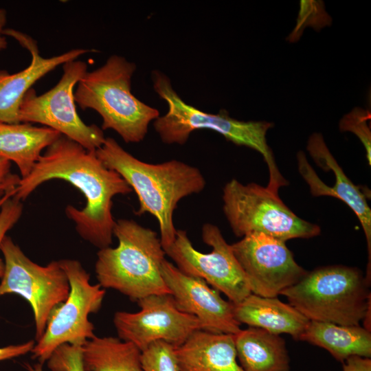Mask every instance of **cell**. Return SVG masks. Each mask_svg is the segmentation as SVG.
Listing matches in <instances>:
<instances>
[{
	"label": "cell",
	"mask_w": 371,
	"mask_h": 371,
	"mask_svg": "<svg viewBox=\"0 0 371 371\" xmlns=\"http://www.w3.org/2000/svg\"><path fill=\"white\" fill-rule=\"evenodd\" d=\"M52 179L70 183L86 199L84 208L67 205L65 209L78 234L99 249L110 247L115 223L113 198L133 191L126 181L107 168L95 150H87L64 135L47 148L30 175L21 179L12 196L24 200L40 185Z\"/></svg>",
	"instance_id": "6da1fadb"
},
{
	"label": "cell",
	"mask_w": 371,
	"mask_h": 371,
	"mask_svg": "<svg viewBox=\"0 0 371 371\" xmlns=\"http://www.w3.org/2000/svg\"><path fill=\"white\" fill-rule=\"evenodd\" d=\"M95 153L107 168L117 172L136 193L139 205L135 214L149 213L157 220L160 240L164 251L167 250L176 237L173 214L177 204L205 187L201 170L177 159L159 164L144 162L111 137H106Z\"/></svg>",
	"instance_id": "7a4b0ae2"
},
{
	"label": "cell",
	"mask_w": 371,
	"mask_h": 371,
	"mask_svg": "<svg viewBox=\"0 0 371 371\" xmlns=\"http://www.w3.org/2000/svg\"><path fill=\"white\" fill-rule=\"evenodd\" d=\"M151 76L155 91L168 105L167 112L153 122L162 142L183 145L194 131L207 129L217 132L228 141L254 149L263 156L269 171L267 186L269 189L278 192L280 187L286 185L267 143L266 133L273 126V123L238 120L230 117L225 109L216 114L201 111L182 100L165 74L154 70Z\"/></svg>",
	"instance_id": "3957f363"
},
{
	"label": "cell",
	"mask_w": 371,
	"mask_h": 371,
	"mask_svg": "<svg viewBox=\"0 0 371 371\" xmlns=\"http://www.w3.org/2000/svg\"><path fill=\"white\" fill-rule=\"evenodd\" d=\"M118 245L99 249L95 264L98 284L134 302L150 295L170 294L161 274L166 252L157 234L133 220L115 221Z\"/></svg>",
	"instance_id": "277c9868"
},
{
	"label": "cell",
	"mask_w": 371,
	"mask_h": 371,
	"mask_svg": "<svg viewBox=\"0 0 371 371\" xmlns=\"http://www.w3.org/2000/svg\"><path fill=\"white\" fill-rule=\"evenodd\" d=\"M135 70L134 63L112 55L101 67L87 71L74 91L80 107L98 112L102 119V129L115 131L126 143L143 141L150 124L160 115L157 109L132 93Z\"/></svg>",
	"instance_id": "5b68a950"
},
{
	"label": "cell",
	"mask_w": 371,
	"mask_h": 371,
	"mask_svg": "<svg viewBox=\"0 0 371 371\" xmlns=\"http://www.w3.org/2000/svg\"><path fill=\"white\" fill-rule=\"evenodd\" d=\"M370 282L354 267H320L284 290L289 304L309 321L359 325L370 313Z\"/></svg>",
	"instance_id": "8992f818"
},
{
	"label": "cell",
	"mask_w": 371,
	"mask_h": 371,
	"mask_svg": "<svg viewBox=\"0 0 371 371\" xmlns=\"http://www.w3.org/2000/svg\"><path fill=\"white\" fill-rule=\"evenodd\" d=\"M223 212L238 237L261 233L286 241L308 238L320 233V227L295 215L278 193L254 183L243 184L232 179L223 191Z\"/></svg>",
	"instance_id": "52a82bcc"
},
{
	"label": "cell",
	"mask_w": 371,
	"mask_h": 371,
	"mask_svg": "<svg viewBox=\"0 0 371 371\" xmlns=\"http://www.w3.org/2000/svg\"><path fill=\"white\" fill-rule=\"evenodd\" d=\"M70 286L67 299L54 308L43 336L36 341L32 357L43 364L54 351L64 344L82 346L93 338V324L89 315L100 309L105 290L90 283L89 274L76 260H59Z\"/></svg>",
	"instance_id": "ba28073f"
},
{
	"label": "cell",
	"mask_w": 371,
	"mask_h": 371,
	"mask_svg": "<svg viewBox=\"0 0 371 371\" xmlns=\"http://www.w3.org/2000/svg\"><path fill=\"white\" fill-rule=\"evenodd\" d=\"M0 251L5 263L0 297L14 293L28 302L33 311L37 341L43 336L54 308L69 293L67 276L59 260L41 266L32 261L10 236L3 238Z\"/></svg>",
	"instance_id": "9c48e42d"
},
{
	"label": "cell",
	"mask_w": 371,
	"mask_h": 371,
	"mask_svg": "<svg viewBox=\"0 0 371 371\" xmlns=\"http://www.w3.org/2000/svg\"><path fill=\"white\" fill-rule=\"evenodd\" d=\"M63 65V75L53 88L41 95L32 88L25 93L19 106V120L43 124L85 148L95 150L106 139L103 130L81 120L74 100V87L87 71V64L74 60Z\"/></svg>",
	"instance_id": "30bf717a"
},
{
	"label": "cell",
	"mask_w": 371,
	"mask_h": 371,
	"mask_svg": "<svg viewBox=\"0 0 371 371\" xmlns=\"http://www.w3.org/2000/svg\"><path fill=\"white\" fill-rule=\"evenodd\" d=\"M201 237L212 247L210 252L196 250L186 231L177 229L175 240L165 251L166 254L183 273L203 279L224 293L233 304L240 302L251 292L231 245L226 242L219 228L212 223L203 225Z\"/></svg>",
	"instance_id": "8fae6325"
},
{
	"label": "cell",
	"mask_w": 371,
	"mask_h": 371,
	"mask_svg": "<svg viewBox=\"0 0 371 371\" xmlns=\"http://www.w3.org/2000/svg\"><path fill=\"white\" fill-rule=\"evenodd\" d=\"M137 302L139 311H117L113 324L118 338L133 344L141 352L158 341L179 347L202 330L199 320L181 311L170 294L150 295Z\"/></svg>",
	"instance_id": "7c38bea8"
},
{
	"label": "cell",
	"mask_w": 371,
	"mask_h": 371,
	"mask_svg": "<svg viewBox=\"0 0 371 371\" xmlns=\"http://www.w3.org/2000/svg\"><path fill=\"white\" fill-rule=\"evenodd\" d=\"M285 243L264 234L252 233L231 245L251 293L277 297L307 273L295 261Z\"/></svg>",
	"instance_id": "4fadbf2b"
},
{
	"label": "cell",
	"mask_w": 371,
	"mask_h": 371,
	"mask_svg": "<svg viewBox=\"0 0 371 371\" xmlns=\"http://www.w3.org/2000/svg\"><path fill=\"white\" fill-rule=\"evenodd\" d=\"M161 274L177 307L196 317L202 330L234 335L240 330L234 315V304L225 300L205 280L183 273L166 259L161 265Z\"/></svg>",
	"instance_id": "5bb4252c"
},
{
	"label": "cell",
	"mask_w": 371,
	"mask_h": 371,
	"mask_svg": "<svg viewBox=\"0 0 371 371\" xmlns=\"http://www.w3.org/2000/svg\"><path fill=\"white\" fill-rule=\"evenodd\" d=\"M307 150L317 166L324 170H331L336 177L334 186H328L317 177L306 160L304 153H297L298 169L308 184L315 196H330L346 203L355 213L363 229L368 245V264L366 276H370L371 260V210L365 194L345 175L327 148L322 135L313 134L308 141Z\"/></svg>",
	"instance_id": "9a60e30c"
},
{
	"label": "cell",
	"mask_w": 371,
	"mask_h": 371,
	"mask_svg": "<svg viewBox=\"0 0 371 371\" xmlns=\"http://www.w3.org/2000/svg\"><path fill=\"white\" fill-rule=\"evenodd\" d=\"M3 34L16 39L32 56L29 66L19 72L10 74L0 70V122L14 124L20 122V104L35 82L56 67L76 60L89 50L73 49L58 56L45 58L40 55L36 41L30 36L13 29H4Z\"/></svg>",
	"instance_id": "2e32d148"
},
{
	"label": "cell",
	"mask_w": 371,
	"mask_h": 371,
	"mask_svg": "<svg viewBox=\"0 0 371 371\" xmlns=\"http://www.w3.org/2000/svg\"><path fill=\"white\" fill-rule=\"evenodd\" d=\"M234 335L195 331L175 347L179 371H245L237 361Z\"/></svg>",
	"instance_id": "e0dca14e"
},
{
	"label": "cell",
	"mask_w": 371,
	"mask_h": 371,
	"mask_svg": "<svg viewBox=\"0 0 371 371\" xmlns=\"http://www.w3.org/2000/svg\"><path fill=\"white\" fill-rule=\"evenodd\" d=\"M234 315L240 324L280 335L286 333L299 340L309 320L289 304L277 297H261L251 293L240 302L234 304Z\"/></svg>",
	"instance_id": "ac0fdd59"
},
{
	"label": "cell",
	"mask_w": 371,
	"mask_h": 371,
	"mask_svg": "<svg viewBox=\"0 0 371 371\" xmlns=\"http://www.w3.org/2000/svg\"><path fill=\"white\" fill-rule=\"evenodd\" d=\"M61 135L47 126H36L25 122H0V156L14 162L21 178H25L32 172L42 150Z\"/></svg>",
	"instance_id": "d6986e66"
},
{
	"label": "cell",
	"mask_w": 371,
	"mask_h": 371,
	"mask_svg": "<svg viewBox=\"0 0 371 371\" xmlns=\"http://www.w3.org/2000/svg\"><path fill=\"white\" fill-rule=\"evenodd\" d=\"M237 359L245 371H291L283 338L261 328L249 327L234 335Z\"/></svg>",
	"instance_id": "ffe728a7"
},
{
	"label": "cell",
	"mask_w": 371,
	"mask_h": 371,
	"mask_svg": "<svg viewBox=\"0 0 371 371\" xmlns=\"http://www.w3.org/2000/svg\"><path fill=\"white\" fill-rule=\"evenodd\" d=\"M299 340L326 350L342 363L352 356L371 357L370 330L360 325L310 321Z\"/></svg>",
	"instance_id": "44dd1931"
},
{
	"label": "cell",
	"mask_w": 371,
	"mask_h": 371,
	"mask_svg": "<svg viewBox=\"0 0 371 371\" xmlns=\"http://www.w3.org/2000/svg\"><path fill=\"white\" fill-rule=\"evenodd\" d=\"M85 371H144L141 350L114 337L95 336L82 346Z\"/></svg>",
	"instance_id": "7402d4cb"
},
{
	"label": "cell",
	"mask_w": 371,
	"mask_h": 371,
	"mask_svg": "<svg viewBox=\"0 0 371 371\" xmlns=\"http://www.w3.org/2000/svg\"><path fill=\"white\" fill-rule=\"evenodd\" d=\"M144 371H179L175 347L164 341L153 343L142 352Z\"/></svg>",
	"instance_id": "603a6c76"
},
{
	"label": "cell",
	"mask_w": 371,
	"mask_h": 371,
	"mask_svg": "<svg viewBox=\"0 0 371 371\" xmlns=\"http://www.w3.org/2000/svg\"><path fill=\"white\" fill-rule=\"evenodd\" d=\"M331 23L330 16L326 12L324 3L321 1H300V9L297 24L288 40L295 42L301 36L306 26H311L319 30Z\"/></svg>",
	"instance_id": "cb8c5ba5"
},
{
	"label": "cell",
	"mask_w": 371,
	"mask_h": 371,
	"mask_svg": "<svg viewBox=\"0 0 371 371\" xmlns=\"http://www.w3.org/2000/svg\"><path fill=\"white\" fill-rule=\"evenodd\" d=\"M370 111L360 107H355L345 115L339 122L341 131L355 133L363 144L369 164H371V133L368 122L370 120Z\"/></svg>",
	"instance_id": "d4e9b609"
},
{
	"label": "cell",
	"mask_w": 371,
	"mask_h": 371,
	"mask_svg": "<svg viewBox=\"0 0 371 371\" xmlns=\"http://www.w3.org/2000/svg\"><path fill=\"white\" fill-rule=\"evenodd\" d=\"M47 362L51 371H85L80 346L64 344L54 351Z\"/></svg>",
	"instance_id": "484cf974"
},
{
	"label": "cell",
	"mask_w": 371,
	"mask_h": 371,
	"mask_svg": "<svg viewBox=\"0 0 371 371\" xmlns=\"http://www.w3.org/2000/svg\"><path fill=\"white\" fill-rule=\"evenodd\" d=\"M23 212L21 201L8 196L2 203L0 210V245L7 232L17 223ZM5 269L4 260L0 257V278Z\"/></svg>",
	"instance_id": "4316f807"
},
{
	"label": "cell",
	"mask_w": 371,
	"mask_h": 371,
	"mask_svg": "<svg viewBox=\"0 0 371 371\" xmlns=\"http://www.w3.org/2000/svg\"><path fill=\"white\" fill-rule=\"evenodd\" d=\"M21 177L11 171V161L0 156V206L18 186Z\"/></svg>",
	"instance_id": "83f0119b"
},
{
	"label": "cell",
	"mask_w": 371,
	"mask_h": 371,
	"mask_svg": "<svg viewBox=\"0 0 371 371\" xmlns=\"http://www.w3.org/2000/svg\"><path fill=\"white\" fill-rule=\"evenodd\" d=\"M35 345V341L30 340L17 345L0 347V361L17 357L31 352Z\"/></svg>",
	"instance_id": "f1b7e54d"
},
{
	"label": "cell",
	"mask_w": 371,
	"mask_h": 371,
	"mask_svg": "<svg viewBox=\"0 0 371 371\" xmlns=\"http://www.w3.org/2000/svg\"><path fill=\"white\" fill-rule=\"evenodd\" d=\"M343 371H371L370 358L350 357L343 362Z\"/></svg>",
	"instance_id": "f546056e"
},
{
	"label": "cell",
	"mask_w": 371,
	"mask_h": 371,
	"mask_svg": "<svg viewBox=\"0 0 371 371\" xmlns=\"http://www.w3.org/2000/svg\"><path fill=\"white\" fill-rule=\"evenodd\" d=\"M7 21V12L5 9L0 7V52L7 47L8 43L3 34L4 27Z\"/></svg>",
	"instance_id": "4dcf8cb0"
},
{
	"label": "cell",
	"mask_w": 371,
	"mask_h": 371,
	"mask_svg": "<svg viewBox=\"0 0 371 371\" xmlns=\"http://www.w3.org/2000/svg\"><path fill=\"white\" fill-rule=\"evenodd\" d=\"M26 368L29 371H43V364L38 363L34 366H30L29 364L26 365Z\"/></svg>",
	"instance_id": "1f68e13d"
}]
</instances>
